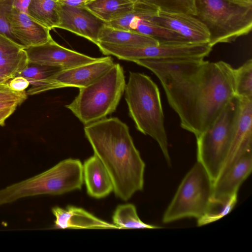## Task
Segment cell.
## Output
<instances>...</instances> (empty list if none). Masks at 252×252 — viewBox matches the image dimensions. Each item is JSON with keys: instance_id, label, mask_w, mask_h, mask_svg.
<instances>
[{"instance_id": "cell-14", "label": "cell", "mask_w": 252, "mask_h": 252, "mask_svg": "<svg viewBox=\"0 0 252 252\" xmlns=\"http://www.w3.org/2000/svg\"><path fill=\"white\" fill-rule=\"evenodd\" d=\"M6 16L12 35L24 49L42 44L52 39L50 30L27 13L11 7L7 11Z\"/></svg>"}, {"instance_id": "cell-19", "label": "cell", "mask_w": 252, "mask_h": 252, "mask_svg": "<svg viewBox=\"0 0 252 252\" xmlns=\"http://www.w3.org/2000/svg\"><path fill=\"white\" fill-rule=\"evenodd\" d=\"M83 174L87 192L91 197L102 198L113 191L112 181L107 171L94 155L84 161Z\"/></svg>"}, {"instance_id": "cell-11", "label": "cell", "mask_w": 252, "mask_h": 252, "mask_svg": "<svg viewBox=\"0 0 252 252\" xmlns=\"http://www.w3.org/2000/svg\"><path fill=\"white\" fill-rule=\"evenodd\" d=\"M105 24L85 6L71 7L61 3L58 28L68 31L97 45L99 32Z\"/></svg>"}, {"instance_id": "cell-4", "label": "cell", "mask_w": 252, "mask_h": 252, "mask_svg": "<svg viewBox=\"0 0 252 252\" xmlns=\"http://www.w3.org/2000/svg\"><path fill=\"white\" fill-rule=\"evenodd\" d=\"M126 85L123 68L115 63L99 79L79 88L78 95L65 107L85 125L96 122L116 110Z\"/></svg>"}, {"instance_id": "cell-30", "label": "cell", "mask_w": 252, "mask_h": 252, "mask_svg": "<svg viewBox=\"0 0 252 252\" xmlns=\"http://www.w3.org/2000/svg\"><path fill=\"white\" fill-rule=\"evenodd\" d=\"M27 98L25 91H14L9 88L7 83L0 84V101L15 100L22 103Z\"/></svg>"}, {"instance_id": "cell-23", "label": "cell", "mask_w": 252, "mask_h": 252, "mask_svg": "<svg viewBox=\"0 0 252 252\" xmlns=\"http://www.w3.org/2000/svg\"><path fill=\"white\" fill-rule=\"evenodd\" d=\"M113 223L118 229H158L161 227L146 223L139 218L135 206L131 203L118 206L112 216Z\"/></svg>"}, {"instance_id": "cell-10", "label": "cell", "mask_w": 252, "mask_h": 252, "mask_svg": "<svg viewBox=\"0 0 252 252\" xmlns=\"http://www.w3.org/2000/svg\"><path fill=\"white\" fill-rule=\"evenodd\" d=\"M29 62L58 66L63 70L92 63L99 58H93L65 48L53 39L42 44L24 49Z\"/></svg>"}, {"instance_id": "cell-34", "label": "cell", "mask_w": 252, "mask_h": 252, "mask_svg": "<svg viewBox=\"0 0 252 252\" xmlns=\"http://www.w3.org/2000/svg\"><path fill=\"white\" fill-rule=\"evenodd\" d=\"M90 0H59L63 5L71 7H84Z\"/></svg>"}, {"instance_id": "cell-35", "label": "cell", "mask_w": 252, "mask_h": 252, "mask_svg": "<svg viewBox=\"0 0 252 252\" xmlns=\"http://www.w3.org/2000/svg\"><path fill=\"white\" fill-rule=\"evenodd\" d=\"M16 108L14 107L0 110V126L4 125L6 120L13 113Z\"/></svg>"}, {"instance_id": "cell-36", "label": "cell", "mask_w": 252, "mask_h": 252, "mask_svg": "<svg viewBox=\"0 0 252 252\" xmlns=\"http://www.w3.org/2000/svg\"><path fill=\"white\" fill-rule=\"evenodd\" d=\"M21 104L19 101L15 100L0 101V110L16 107Z\"/></svg>"}, {"instance_id": "cell-25", "label": "cell", "mask_w": 252, "mask_h": 252, "mask_svg": "<svg viewBox=\"0 0 252 252\" xmlns=\"http://www.w3.org/2000/svg\"><path fill=\"white\" fill-rule=\"evenodd\" d=\"M28 58L23 49L12 54L0 57V73L9 80L16 76L28 64Z\"/></svg>"}, {"instance_id": "cell-9", "label": "cell", "mask_w": 252, "mask_h": 252, "mask_svg": "<svg viewBox=\"0 0 252 252\" xmlns=\"http://www.w3.org/2000/svg\"><path fill=\"white\" fill-rule=\"evenodd\" d=\"M212 48L209 43H159L145 47L117 45L115 55L120 60L130 62L141 59H204Z\"/></svg>"}, {"instance_id": "cell-21", "label": "cell", "mask_w": 252, "mask_h": 252, "mask_svg": "<svg viewBox=\"0 0 252 252\" xmlns=\"http://www.w3.org/2000/svg\"><path fill=\"white\" fill-rule=\"evenodd\" d=\"M134 4L131 0H90L85 7L107 23L130 11Z\"/></svg>"}, {"instance_id": "cell-39", "label": "cell", "mask_w": 252, "mask_h": 252, "mask_svg": "<svg viewBox=\"0 0 252 252\" xmlns=\"http://www.w3.org/2000/svg\"><path fill=\"white\" fill-rule=\"evenodd\" d=\"M7 0H0V3H2L6 1Z\"/></svg>"}, {"instance_id": "cell-12", "label": "cell", "mask_w": 252, "mask_h": 252, "mask_svg": "<svg viewBox=\"0 0 252 252\" xmlns=\"http://www.w3.org/2000/svg\"><path fill=\"white\" fill-rule=\"evenodd\" d=\"M252 170V153L250 151L239 157L214 183L213 203L224 204L231 195L238 193Z\"/></svg>"}, {"instance_id": "cell-1", "label": "cell", "mask_w": 252, "mask_h": 252, "mask_svg": "<svg viewBox=\"0 0 252 252\" xmlns=\"http://www.w3.org/2000/svg\"><path fill=\"white\" fill-rule=\"evenodd\" d=\"M156 75L182 128L195 137L216 119L235 96L234 68L203 58L132 61Z\"/></svg>"}, {"instance_id": "cell-22", "label": "cell", "mask_w": 252, "mask_h": 252, "mask_svg": "<svg viewBox=\"0 0 252 252\" xmlns=\"http://www.w3.org/2000/svg\"><path fill=\"white\" fill-rule=\"evenodd\" d=\"M61 3L59 0H31L28 14L38 23L51 30L60 24Z\"/></svg>"}, {"instance_id": "cell-28", "label": "cell", "mask_w": 252, "mask_h": 252, "mask_svg": "<svg viewBox=\"0 0 252 252\" xmlns=\"http://www.w3.org/2000/svg\"><path fill=\"white\" fill-rule=\"evenodd\" d=\"M237 196L238 193L231 195L226 202L220 206V209H218L219 204L215 203L216 205L217 210L213 205L208 213L197 220V226H201L216 221L229 214L233 210L237 202Z\"/></svg>"}, {"instance_id": "cell-29", "label": "cell", "mask_w": 252, "mask_h": 252, "mask_svg": "<svg viewBox=\"0 0 252 252\" xmlns=\"http://www.w3.org/2000/svg\"><path fill=\"white\" fill-rule=\"evenodd\" d=\"M12 0H7L4 2L0 3V33L17 43L11 32L6 16L7 11L12 7Z\"/></svg>"}, {"instance_id": "cell-3", "label": "cell", "mask_w": 252, "mask_h": 252, "mask_svg": "<svg viewBox=\"0 0 252 252\" xmlns=\"http://www.w3.org/2000/svg\"><path fill=\"white\" fill-rule=\"evenodd\" d=\"M125 93L129 115L137 129L158 143L170 164L164 117L157 84L145 74L130 72Z\"/></svg>"}, {"instance_id": "cell-2", "label": "cell", "mask_w": 252, "mask_h": 252, "mask_svg": "<svg viewBox=\"0 0 252 252\" xmlns=\"http://www.w3.org/2000/svg\"><path fill=\"white\" fill-rule=\"evenodd\" d=\"M84 132L112 180L115 195L126 201L142 190L145 164L127 125L118 118H105L85 125Z\"/></svg>"}, {"instance_id": "cell-8", "label": "cell", "mask_w": 252, "mask_h": 252, "mask_svg": "<svg viewBox=\"0 0 252 252\" xmlns=\"http://www.w3.org/2000/svg\"><path fill=\"white\" fill-rule=\"evenodd\" d=\"M213 182L198 161L186 175L165 211L162 222H171L186 218L197 220L208 213L213 205Z\"/></svg>"}, {"instance_id": "cell-31", "label": "cell", "mask_w": 252, "mask_h": 252, "mask_svg": "<svg viewBox=\"0 0 252 252\" xmlns=\"http://www.w3.org/2000/svg\"><path fill=\"white\" fill-rule=\"evenodd\" d=\"M23 49L21 45L0 33V57L14 54Z\"/></svg>"}, {"instance_id": "cell-37", "label": "cell", "mask_w": 252, "mask_h": 252, "mask_svg": "<svg viewBox=\"0 0 252 252\" xmlns=\"http://www.w3.org/2000/svg\"><path fill=\"white\" fill-rule=\"evenodd\" d=\"M244 6H252V0H225Z\"/></svg>"}, {"instance_id": "cell-6", "label": "cell", "mask_w": 252, "mask_h": 252, "mask_svg": "<svg viewBox=\"0 0 252 252\" xmlns=\"http://www.w3.org/2000/svg\"><path fill=\"white\" fill-rule=\"evenodd\" d=\"M241 105L235 95L216 119L196 137L197 161L205 168L213 184L226 160L232 142Z\"/></svg>"}, {"instance_id": "cell-7", "label": "cell", "mask_w": 252, "mask_h": 252, "mask_svg": "<svg viewBox=\"0 0 252 252\" xmlns=\"http://www.w3.org/2000/svg\"><path fill=\"white\" fill-rule=\"evenodd\" d=\"M195 16L208 29L212 47L232 42L252 30V6L225 0H195Z\"/></svg>"}, {"instance_id": "cell-13", "label": "cell", "mask_w": 252, "mask_h": 252, "mask_svg": "<svg viewBox=\"0 0 252 252\" xmlns=\"http://www.w3.org/2000/svg\"><path fill=\"white\" fill-rule=\"evenodd\" d=\"M157 24L179 33L191 43H209L210 33L195 16L183 12L158 10L152 18Z\"/></svg>"}, {"instance_id": "cell-24", "label": "cell", "mask_w": 252, "mask_h": 252, "mask_svg": "<svg viewBox=\"0 0 252 252\" xmlns=\"http://www.w3.org/2000/svg\"><path fill=\"white\" fill-rule=\"evenodd\" d=\"M235 95L241 98H252V60L234 69Z\"/></svg>"}, {"instance_id": "cell-20", "label": "cell", "mask_w": 252, "mask_h": 252, "mask_svg": "<svg viewBox=\"0 0 252 252\" xmlns=\"http://www.w3.org/2000/svg\"><path fill=\"white\" fill-rule=\"evenodd\" d=\"M98 40L99 42L134 47L157 45L159 43L150 36L131 31L111 27L105 24L99 32Z\"/></svg>"}, {"instance_id": "cell-15", "label": "cell", "mask_w": 252, "mask_h": 252, "mask_svg": "<svg viewBox=\"0 0 252 252\" xmlns=\"http://www.w3.org/2000/svg\"><path fill=\"white\" fill-rule=\"evenodd\" d=\"M114 64L109 56L99 58L92 63L61 70L48 79L59 84L62 88H83L103 76Z\"/></svg>"}, {"instance_id": "cell-26", "label": "cell", "mask_w": 252, "mask_h": 252, "mask_svg": "<svg viewBox=\"0 0 252 252\" xmlns=\"http://www.w3.org/2000/svg\"><path fill=\"white\" fill-rule=\"evenodd\" d=\"M63 69L58 66H49L28 62L26 67L16 76H21L30 82L31 85L46 80Z\"/></svg>"}, {"instance_id": "cell-38", "label": "cell", "mask_w": 252, "mask_h": 252, "mask_svg": "<svg viewBox=\"0 0 252 252\" xmlns=\"http://www.w3.org/2000/svg\"><path fill=\"white\" fill-rule=\"evenodd\" d=\"M9 80L6 76L0 73V84H6Z\"/></svg>"}, {"instance_id": "cell-33", "label": "cell", "mask_w": 252, "mask_h": 252, "mask_svg": "<svg viewBox=\"0 0 252 252\" xmlns=\"http://www.w3.org/2000/svg\"><path fill=\"white\" fill-rule=\"evenodd\" d=\"M31 0H13L12 8L28 14V9Z\"/></svg>"}, {"instance_id": "cell-27", "label": "cell", "mask_w": 252, "mask_h": 252, "mask_svg": "<svg viewBox=\"0 0 252 252\" xmlns=\"http://www.w3.org/2000/svg\"><path fill=\"white\" fill-rule=\"evenodd\" d=\"M151 4L159 10L167 12H183L195 16V0H131Z\"/></svg>"}, {"instance_id": "cell-18", "label": "cell", "mask_w": 252, "mask_h": 252, "mask_svg": "<svg viewBox=\"0 0 252 252\" xmlns=\"http://www.w3.org/2000/svg\"><path fill=\"white\" fill-rule=\"evenodd\" d=\"M55 217L54 226L59 229H118L113 223L102 220L83 208L67 206L65 209H52Z\"/></svg>"}, {"instance_id": "cell-32", "label": "cell", "mask_w": 252, "mask_h": 252, "mask_svg": "<svg viewBox=\"0 0 252 252\" xmlns=\"http://www.w3.org/2000/svg\"><path fill=\"white\" fill-rule=\"evenodd\" d=\"M7 84L11 90L16 92L25 91L30 85L27 79L21 76H15L10 79Z\"/></svg>"}, {"instance_id": "cell-17", "label": "cell", "mask_w": 252, "mask_h": 252, "mask_svg": "<svg viewBox=\"0 0 252 252\" xmlns=\"http://www.w3.org/2000/svg\"><path fill=\"white\" fill-rule=\"evenodd\" d=\"M138 15L133 7L119 19V23L124 29L150 36L159 43H191L175 32L157 24L152 18H139Z\"/></svg>"}, {"instance_id": "cell-16", "label": "cell", "mask_w": 252, "mask_h": 252, "mask_svg": "<svg viewBox=\"0 0 252 252\" xmlns=\"http://www.w3.org/2000/svg\"><path fill=\"white\" fill-rule=\"evenodd\" d=\"M252 150V98L243 97L241 98L240 112L228 156L219 176L239 157Z\"/></svg>"}, {"instance_id": "cell-5", "label": "cell", "mask_w": 252, "mask_h": 252, "mask_svg": "<svg viewBox=\"0 0 252 252\" xmlns=\"http://www.w3.org/2000/svg\"><path fill=\"white\" fill-rule=\"evenodd\" d=\"M83 181L81 161L64 159L43 172L0 189V206L24 197L61 195L80 189Z\"/></svg>"}]
</instances>
